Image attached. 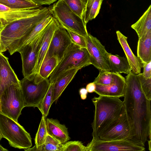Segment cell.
<instances>
[{
	"label": "cell",
	"instance_id": "cell-27",
	"mask_svg": "<svg viewBox=\"0 0 151 151\" xmlns=\"http://www.w3.org/2000/svg\"><path fill=\"white\" fill-rule=\"evenodd\" d=\"M58 62L56 57H49L46 55L40 66L39 74L44 78H48Z\"/></svg>",
	"mask_w": 151,
	"mask_h": 151
},
{
	"label": "cell",
	"instance_id": "cell-22",
	"mask_svg": "<svg viewBox=\"0 0 151 151\" xmlns=\"http://www.w3.org/2000/svg\"><path fill=\"white\" fill-rule=\"evenodd\" d=\"M50 14L37 23L30 32L21 41L16 49V52L22 46L26 45L33 40L45 29L53 19Z\"/></svg>",
	"mask_w": 151,
	"mask_h": 151
},
{
	"label": "cell",
	"instance_id": "cell-30",
	"mask_svg": "<svg viewBox=\"0 0 151 151\" xmlns=\"http://www.w3.org/2000/svg\"><path fill=\"white\" fill-rule=\"evenodd\" d=\"M53 93V84L50 83L49 88L43 99L37 107L42 115L46 117L48 115L52 104Z\"/></svg>",
	"mask_w": 151,
	"mask_h": 151
},
{
	"label": "cell",
	"instance_id": "cell-21",
	"mask_svg": "<svg viewBox=\"0 0 151 151\" xmlns=\"http://www.w3.org/2000/svg\"><path fill=\"white\" fill-rule=\"evenodd\" d=\"M110 68V71L115 73L128 74L132 71L131 66L126 57L107 53Z\"/></svg>",
	"mask_w": 151,
	"mask_h": 151
},
{
	"label": "cell",
	"instance_id": "cell-24",
	"mask_svg": "<svg viewBox=\"0 0 151 151\" xmlns=\"http://www.w3.org/2000/svg\"><path fill=\"white\" fill-rule=\"evenodd\" d=\"M131 27L136 32L139 38L151 31V5Z\"/></svg>",
	"mask_w": 151,
	"mask_h": 151
},
{
	"label": "cell",
	"instance_id": "cell-43",
	"mask_svg": "<svg viewBox=\"0 0 151 151\" xmlns=\"http://www.w3.org/2000/svg\"><path fill=\"white\" fill-rule=\"evenodd\" d=\"M90 0H81L83 3L86 5Z\"/></svg>",
	"mask_w": 151,
	"mask_h": 151
},
{
	"label": "cell",
	"instance_id": "cell-16",
	"mask_svg": "<svg viewBox=\"0 0 151 151\" xmlns=\"http://www.w3.org/2000/svg\"><path fill=\"white\" fill-rule=\"evenodd\" d=\"M94 92L99 96L120 98L124 97L126 83L122 75L115 83L107 86L95 84Z\"/></svg>",
	"mask_w": 151,
	"mask_h": 151
},
{
	"label": "cell",
	"instance_id": "cell-29",
	"mask_svg": "<svg viewBox=\"0 0 151 151\" xmlns=\"http://www.w3.org/2000/svg\"><path fill=\"white\" fill-rule=\"evenodd\" d=\"M0 4L14 9L42 7L32 1L25 0H0Z\"/></svg>",
	"mask_w": 151,
	"mask_h": 151
},
{
	"label": "cell",
	"instance_id": "cell-3",
	"mask_svg": "<svg viewBox=\"0 0 151 151\" xmlns=\"http://www.w3.org/2000/svg\"><path fill=\"white\" fill-rule=\"evenodd\" d=\"M51 13L49 7H42L34 16L14 22L4 27L0 32L1 42L11 55L16 52L22 40L39 22Z\"/></svg>",
	"mask_w": 151,
	"mask_h": 151
},
{
	"label": "cell",
	"instance_id": "cell-8",
	"mask_svg": "<svg viewBox=\"0 0 151 151\" xmlns=\"http://www.w3.org/2000/svg\"><path fill=\"white\" fill-rule=\"evenodd\" d=\"M0 100L2 113L18 122L24 108L19 82L6 86L0 96Z\"/></svg>",
	"mask_w": 151,
	"mask_h": 151
},
{
	"label": "cell",
	"instance_id": "cell-17",
	"mask_svg": "<svg viewBox=\"0 0 151 151\" xmlns=\"http://www.w3.org/2000/svg\"><path fill=\"white\" fill-rule=\"evenodd\" d=\"M19 82L9 64L8 58L2 53H0V96L6 86Z\"/></svg>",
	"mask_w": 151,
	"mask_h": 151
},
{
	"label": "cell",
	"instance_id": "cell-35",
	"mask_svg": "<svg viewBox=\"0 0 151 151\" xmlns=\"http://www.w3.org/2000/svg\"><path fill=\"white\" fill-rule=\"evenodd\" d=\"M70 36L72 42L84 48H87L86 37L68 29H66Z\"/></svg>",
	"mask_w": 151,
	"mask_h": 151
},
{
	"label": "cell",
	"instance_id": "cell-19",
	"mask_svg": "<svg viewBox=\"0 0 151 151\" xmlns=\"http://www.w3.org/2000/svg\"><path fill=\"white\" fill-rule=\"evenodd\" d=\"M117 40L122 47L126 57L131 66L132 71L136 74L140 73L142 68V63L137 56L133 53L127 42V37L118 30L116 32Z\"/></svg>",
	"mask_w": 151,
	"mask_h": 151
},
{
	"label": "cell",
	"instance_id": "cell-12",
	"mask_svg": "<svg viewBox=\"0 0 151 151\" xmlns=\"http://www.w3.org/2000/svg\"><path fill=\"white\" fill-rule=\"evenodd\" d=\"M87 49L91 64L99 71H110V68L105 47L96 37L88 33L86 37Z\"/></svg>",
	"mask_w": 151,
	"mask_h": 151
},
{
	"label": "cell",
	"instance_id": "cell-15",
	"mask_svg": "<svg viewBox=\"0 0 151 151\" xmlns=\"http://www.w3.org/2000/svg\"><path fill=\"white\" fill-rule=\"evenodd\" d=\"M42 8L14 9L8 7L6 11L0 12V20L4 27L16 21L36 14Z\"/></svg>",
	"mask_w": 151,
	"mask_h": 151
},
{
	"label": "cell",
	"instance_id": "cell-26",
	"mask_svg": "<svg viewBox=\"0 0 151 151\" xmlns=\"http://www.w3.org/2000/svg\"><path fill=\"white\" fill-rule=\"evenodd\" d=\"M64 144L47 133L45 141L37 148H28L25 151H62Z\"/></svg>",
	"mask_w": 151,
	"mask_h": 151
},
{
	"label": "cell",
	"instance_id": "cell-6",
	"mask_svg": "<svg viewBox=\"0 0 151 151\" xmlns=\"http://www.w3.org/2000/svg\"><path fill=\"white\" fill-rule=\"evenodd\" d=\"M0 132L10 146L25 150L32 145L30 134L18 122L0 113Z\"/></svg>",
	"mask_w": 151,
	"mask_h": 151
},
{
	"label": "cell",
	"instance_id": "cell-45",
	"mask_svg": "<svg viewBox=\"0 0 151 151\" xmlns=\"http://www.w3.org/2000/svg\"><path fill=\"white\" fill-rule=\"evenodd\" d=\"M3 138V137L0 132V141Z\"/></svg>",
	"mask_w": 151,
	"mask_h": 151
},
{
	"label": "cell",
	"instance_id": "cell-1",
	"mask_svg": "<svg viewBox=\"0 0 151 151\" xmlns=\"http://www.w3.org/2000/svg\"><path fill=\"white\" fill-rule=\"evenodd\" d=\"M123 101L125 112L132 129L133 141L143 146L151 138L150 101L143 93L138 74L130 72L126 76Z\"/></svg>",
	"mask_w": 151,
	"mask_h": 151
},
{
	"label": "cell",
	"instance_id": "cell-10",
	"mask_svg": "<svg viewBox=\"0 0 151 151\" xmlns=\"http://www.w3.org/2000/svg\"><path fill=\"white\" fill-rule=\"evenodd\" d=\"M132 125L125 112L106 128L97 138L104 141L131 140Z\"/></svg>",
	"mask_w": 151,
	"mask_h": 151
},
{
	"label": "cell",
	"instance_id": "cell-41",
	"mask_svg": "<svg viewBox=\"0 0 151 151\" xmlns=\"http://www.w3.org/2000/svg\"><path fill=\"white\" fill-rule=\"evenodd\" d=\"M8 150L4 147H3L0 144V151H7Z\"/></svg>",
	"mask_w": 151,
	"mask_h": 151
},
{
	"label": "cell",
	"instance_id": "cell-20",
	"mask_svg": "<svg viewBox=\"0 0 151 151\" xmlns=\"http://www.w3.org/2000/svg\"><path fill=\"white\" fill-rule=\"evenodd\" d=\"M46 125L47 133L60 142L64 144L70 139L68 128L59 121L53 119L47 118Z\"/></svg>",
	"mask_w": 151,
	"mask_h": 151
},
{
	"label": "cell",
	"instance_id": "cell-32",
	"mask_svg": "<svg viewBox=\"0 0 151 151\" xmlns=\"http://www.w3.org/2000/svg\"><path fill=\"white\" fill-rule=\"evenodd\" d=\"M76 14L82 18L86 5L81 0H63Z\"/></svg>",
	"mask_w": 151,
	"mask_h": 151
},
{
	"label": "cell",
	"instance_id": "cell-33",
	"mask_svg": "<svg viewBox=\"0 0 151 151\" xmlns=\"http://www.w3.org/2000/svg\"><path fill=\"white\" fill-rule=\"evenodd\" d=\"M139 77L142 91L146 98L151 101V78L144 77L142 73L138 74Z\"/></svg>",
	"mask_w": 151,
	"mask_h": 151
},
{
	"label": "cell",
	"instance_id": "cell-28",
	"mask_svg": "<svg viewBox=\"0 0 151 151\" xmlns=\"http://www.w3.org/2000/svg\"><path fill=\"white\" fill-rule=\"evenodd\" d=\"M121 75L120 73H115L110 71H100L93 83L95 84L109 85L115 83Z\"/></svg>",
	"mask_w": 151,
	"mask_h": 151
},
{
	"label": "cell",
	"instance_id": "cell-46",
	"mask_svg": "<svg viewBox=\"0 0 151 151\" xmlns=\"http://www.w3.org/2000/svg\"><path fill=\"white\" fill-rule=\"evenodd\" d=\"M25 0L28 1H32L31 0Z\"/></svg>",
	"mask_w": 151,
	"mask_h": 151
},
{
	"label": "cell",
	"instance_id": "cell-9",
	"mask_svg": "<svg viewBox=\"0 0 151 151\" xmlns=\"http://www.w3.org/2000/svg\"><path fill=\"white\" fill-rule=\"evenodd\" d=\"M86 151H145V146L131 140L104 141L93 138Z\"/></svg>",
	"mask_w": 151,
	"mask_h": 151
},
{
	"label": "cell",
	"instance_id": "cell-42",
	"mask_svg": "<svg viewBox=\"0 0 151 151\" xmlns=\"http://www.w3.org/2000/svg\"><path fill=\"white\" fill-rule=\"evenodd\" d=\"M4 27L3 25V24L1 21L0 20V32H1V30L3 29L4 28Z\"/></svg>",
	"mask_w": 151,
	"mask_h": 151
},
{
	"label": "cell",
	"instance_id": "cell-7",
	"mask_svg": "<svg viewBox=\"0 0 151 151\" xmlns=\"http://www.w3.org/2000/svg\"><path fill=\"white\" fill-rule=\"evenodd\" d=\"M50 10L60 26L85 37L88 35L86 25L82 19L73 12L63 0H59Z\"/></svg>",
	"mask_w": 151,
	"mask_h": 151
},
{
	"label": "cell",
	"instance_id": "cell-37",
	"mask_svg": "<svg viewBox=\"0 0 151 151\" xmlns=\"http://www.w3.org/2000/svg\"><path fill=\"white\" fill-rule=\"evenodd\" d=\"M36 4L40 5H50L55 1L56 0H31Z\"/></svg>",
	"mask_w": 151,
	"mask_h": 151
},
{
	"label": "cell",
	"instance_id": "cell-38",
	"mask_svg": "<svg viewBox=\"0 0 151 151\" xmlns=\"http://www.w3.org/2000/svg\"><path fill=\"white\" fill-rule=\"evenodd\" d=\"M86 88L88 93H92L94 92L96 89L95 84L93 82L90 83L87 85Z\"/></svg>",
	"mask_w": 151,
	"mask_h": 151
},
{
	"label": "cell",
	"instance_id": "cell-40",
	"mask_svg": "<svg viewBox=\"0 0 151 151\" xmlns=\"http://www.w3.org/2000/svg\"><path fill=\"white\" fill-rule=\"evenodd\" d=\"M0 32V53H2L7 50L6 48L2 44L1 40Z\"/></svg>",
	"mask_w": 151,
	"mask_h": 151
},
{
	"label": "cell",
	"instance_id": "cell-39",
	"mask_svg": "<svg viewBox=\"0 0 151 151\" xmlns=\"http://www.w3.org/2000/svg\"><path fill=\"white\" fill-rule=\"evenodd\" d=\"M79 93L81 98L82 100H84L86 99L88 92L86 88H80Z\"/></svg>",
	"mask_w": 151,
	"mask_h": 151
},
{
	"label": "cell",
	"instance_id": "cell-4",
	"mask_svg": "<svg viewBox=\"0 0 151 151\" xmlns=\"http://www.w3.org/2000/svg\"><path fill=\"white\" fill-rule=\"evenodd\" d=\"M19 83L24 107H37L50 84L48 78H44L36 73L24 77Z\"/></svg>",
	"mask_w": 151,
	"mask_h": 151
},
{
	"label": "cell",
	"instance_id": "cell-11",
	"mask_svg": "<svg viewBox=\"0 0 151 151\" xmlns=\"http://www.w3.org/2000/svg\"><path fill=\"white\" fill-rule=\"evenodd\" d=\"M45 29L33 40L22 46L17 51L21 55L22 73L24 77H27L34 73Z\"/></svg>",
	"mask_w": 151,
	"mask_h": 151
},
{
	"label": "cell",
	"instance_id": "cell-25",
	"mask_svg": "<svg viewBox=\"0 0 151 151\" xmlns=\"http://www.w3.org/2000/svg\"><path fill=\"white\" fill-rule=\"evenodd\" d=\"M103 0H90L86 5L82 17L85 24L95 19L99 14Z\"/></svg>",
	"mask_w": 151,
	"mask_h": 151
},
{
	"label": "cell",
	"instance_id": "cell-31",
	"mask_svg": "<svg viewBox=\"0 0 151 151\" xmlns=\"http://www.w3.org/2000/svg\"><path fill=\"white\" fill-rule=\"evenodd\" d=\"M45 117L42 116L38 131L35 138V145L33 147L37 148L44 143L47 134Z\"/></svg>",
	"mask_w": 151,
	"mask_h": 151
},
{
	"label": "cell",
	"instance_id": "cell-14",
	"mask_svg": "<svg viewBox=\"0 0 151 151\" xmlns=\"http://www.w3.org/2000/svg\"><path fill=\"white\" fill-rule=\"evenodd\" d=\"M59 26V24L53 17L52 20L45 29L38 51L34 73L39 74L40 66L47 52L54 32Z\"/></svg>",
	"mask_w": 151,
	"mask_h": 151
},
{
	"label": "cell",
	"instance_id": "cell-44",
	"mask_svg": "<svg viewBox=\"0 0 151 151\" xmlns=\"http://www.w3.org/2000/svg\"><path fill=\"white\" fill-rule=\"evenodd\" d=\"M0 113H2L1 108V102L0 100Z\"/></svg>",
	"mask_w": 151,
	"mask_h": 151
},
{
	"label": "cell",
	"instance_id": "cell-36",
	"mask_svg": "<svg viewBox=\"0 0 151 151\" xmlns=\"http://www.w3.org/2000/svg\"><path fill=\"white\" fill-rule=\"evenodd\" d=\"M143 76L146 78H151V61L147 63H142Z\"/></svg>",
	"mask_w": 151,
	"mask_h": 151
},
{
	"label": "cell",
	"instance_id": "cell-13",
	"mask_svg": "<svg viewBox=\"0 0 151 151\" xmlns=\"http://www.w3.org/2000/svg\"><path fill=\"white\" fill-rule=\"evenodd\" d=\"M72 43L67 30L60 26L54 32L46 55L56 57L59 62Z\"/></svg>",
	"mask_w": 151,
	"mask_h": 151
},
{
	"label": "cell",
	"instance_id": "cell-18",
	"mask_svg": "<svg viewBox=\"0 0 151 151\" xmlns=\"http://www.w3.org/2000/svg\"><path fill=\"white\" fill-rule=\"evenodd\" d=\"M80 69H71L60 74L56 79L53 84V93L52 104L56 103L59 97L74 78Z\"/></svg>",
	"mask_w": 151,
	"mask_h": 151
},
{
	"label": "cell",
	"instance_id": "cell-2",
	"mask_svg": "<svg viewBox=\"0 0 151 151\" xmlns=\"http://www.w3.org/2000/svg\"><path fill=\"white\" fill-rule=\"evenodd\" d=\"M92 101L95 108L92 135L97 138L125 111L123 101L119 98L99 96Z\"/></svg>",
	"mask_w": 151,
	"mask_h": 151
},
{
	"label": "cell",
	"instance_id": "cell-23",
	"mask_svg": "<svg viewBox=\"0 0 151 151\" xmlns=\"http://www.w3.org/2000/svg\"><path fill=\"white\" fill-rule=\"evenodd\" d=\"M137 54L142 63L151 61V31L139 38Z\"/></svg>",
	"mask_w": 151,
	"mask_h": 151
},
{
	"label": "cell",
	"instance_id": "cell-5",
	"mask_svg": "<svg viewBox=\"0 0 151 151\" xmlns=\"http://www.w3.org/2000/svg\"><path fill=\"white\" fill-rule=\"evenodd\" d=\"M91 65L90 56L86 48L82 47L72 42L49 76L50 83H53L62 73L68 70H80Z\"/></svg>",
	"mask_w": 151,
	"mask_h": 151
},
{
	"label": "cell",
	"instance_id": "cell-34",
	"mask_svg": "<svg viewBox=\"0 0 151 151\" xmlns=\"http://www.w3.org/2000/svg\"><path fill=\"white\" fill-rule=\"evenodd\" d=\"M62 151H86V148L81 141H70L64 144Z\"/></svg>",
	"mask_w": 151,
	"mask_h": 151
}]
</instances>
